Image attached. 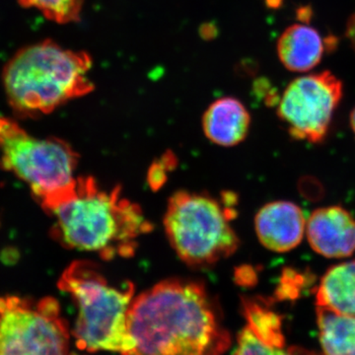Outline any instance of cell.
Segmentation results:
<instances>
[{
	"label": "cell",
	"instance_id": "11",
	"mask_svg": "<svg viewBox=\"0 0 355 355\" xmlns=\"http://www.w3.org/2000/svg\"><path fill=\"white\" fill-rule=\"evenodd\" d=\"M336 48V38H324L316 28L302 23L287 27L277 44L280 62L293 72L314 69L323 60L324 53Z\"/></svg>",
	"mask_w": 355,
	"mask_h": 355
},
{
	"label": "cell",
	"instance_id": "4",
	"mask_svg": "<svg viewBox=\"0 0 355 355\" xmlns=\"http://www.w3.org/2000/svg\"><path fill=\"white\" fill-rule=\"evenodd\" d=\"M58 287L78 310L72 329L78 349L132 354L128 316L135 299L132 284L111 282L96 263L76 261L65 268Z\"/></svg>",
	"mask_w": 355,
	"mask_h": 355
},
{
	"label": "cell",
	"instance_id": "9",
	"mask_svg": "<svg viewBox=\"0 0 355 355\" xmlns=\"http://www.w3.org/2000/svg\"><path fill=\"white\" fill-rule=\"evenodd\" d=\"M306 233L311 248L326 258H347L355 252V218L338 205L313 211Z\"/></svg>",
	"mask_w": 355,
	"mask_h": 355
},
{
	"label": "cell",
	"instance_id": "18",
	"mask_svg": "<svg viewBox=\"0 0 355 355\" xmlns=\"http://www.w3.org/2000/svg\"><path fill=\"white\" fill-rule=\"evenodd\" d=\"M307 277V273H301L294 268L284 270L275 293L277 297L279 300H294L298 298L309 282V277Z\"/></svg>",
	"mask_w": 355,
	"mask_h": 355
},
{
	"label": "cell",
	"instance_id": "2",
	"mask_svg": "<svg viewBox=\"0 0 355 355\" xmlns=\"http://www.w3.org/2000/svg\"><path fill=\"white\" fill-rule=\"evenodd\" d=\"M55 219L51 236L67 249L97 254L105 261L130 258L151 223L141 207L123 197L119 187L104 189L92 177L41 203Z\"/></svg>",
	"mask_w": 355,
	"mask_h": 355
},
{
	"label": "cell",
	"instance_id": "1",
	"mask_svg": "<svg viewBox=\"0 0 355 355\" xmlns=\"http://www.w3.org/2000/svg\"><path fill=\"white\" fill-rule=\"evenodd\" d=\"M130 355H221L230 345L214 301L198 282H159L133 299Z\"/></svg>",
	"mask_w": 355,
	"mask_h": 355
},
{
	"label": "cell",
	"instance_id": "12",
	"mask_svg": "<svg viewBox=\"0 0 355 355\" xmlns=\"http://www.w3.org/2000/svg\"><path fill=\"white\" fill-rule=\"evenodd\" d=\"M251 116L241 101L233 97L216 100L207 109L202 118L205 137L221 146H235L246 139Z\"/></svg>",
	"mask_w": 355,
	"mask_h": 355
},
{
	"label": "cell",
	"instance_id": "17",
	"mask_svg": "<svg viewBox=\"0 0 355 355\" xmlns=\"http://www.w3.org/2000/svg\"><path fill=\"white\" fill-rule=\"evenodd\" d=\"M232 355H300V350L297 352L266 345L246 326L238 335L237 347Z\"/></svg>",
	"mask_w": 355,
	"mask_h": 355
},
{
	"label": "cell",
	"instance_id": "8",
	"mask_svg": "<svg viewBox=\"0 0 355 355\" xmlns=\"http://www.w3.org/2000/svg\"><path fill=\"white\" fill-rule=\"evenodd\" d=\"M343 95L342 80L329 70L308 74L287 85L277 114L293 139L319 144L328 135Z\"/></svg>",
	"mask_w": 355,
	"mask_h": 355
},
{
	"label": "cell",
	"instance_id": "14",
	"mask_svg": "<svg viewBox=\"0 0 355 355\" xmlns=\"http://www.w3.org/2000/svg\"><path fill=\"white\" fill-rule=\"evenodd\" d=\"M320 342L326 355H355V316L317 306Z\"/></svg>",
	"mask_w": 355,
	"mask_h": 355
},
{
	"label": "cell",
	"instance_id": "19",
	"mask_svg": "<svg viewBox=\"0 0 355 355\" xmlns=\"http://www.w3.org/2000/svg\"><path fill=\"white\" fill-rule=\"evenodd\" d=\"M173 164H174V159L171 156V157H163L160 161H157L155 164L153 165L148 178L151 188L156 190L164 184L166 173H167L169 166H173Z\"/></svg>",
	"mask_w": 355,
	"mask_h": 355
},
{
	"label": "cell",
	"instance_id": "5",
	"mask_svg": "<svg viewBox=\"0 0 355 355\" xmlns=\"http://www.w3.org/2000/svg\"><path fill=\"white\" fill-rule=\"evenodd\" d=\"M236 197L223 202L207 193L178 191L166 209L164 225L170 244L184 263L207 268L232 256L239 238L231 225L235 218Z\"/></svg>",
	"mask_w": 355,
	"mask_h": 355
},
{
	"label": "cell",
	"instance_id": "16",
	"mask_svg": "<svg viewBox=\"0 0 355 355\" xmlns=\"http://www.w3.org/2000/svg\"><path fill=\"white\" fill-rule=\"evenodd\" d=\"M25 8H35L58 24L78 22L84 0H18Z\"/></svg>",
	"mask_w": 355,
	"mask_h": 355
},
{
	"label": "cell",
	"instance_id": "10",
	"mask_svg": "<svg viewBox=\"0 0 355 355\" xmlns=\"http://www.w3.org/2000/svg\"><path fill=\"white\" fill-rule=\"evenodd\" d=\"M254 229L263 247L277 253H286L302 241L306 230L304 214L294 202H270L254 217Z\"/></svg>",
	"mask_w": 355,
	"mask_h": 355
},
{
	"label": "cell",
	"instance_id": "13",
	"mask_svg": "<svg viewBox=\"0 0 355 355\" xmlns=\"http://www.w3.org/2000/svg\"><path fill=\"white\" fill-rule=\"evenodd\" d=\"M317 306L355 316V261L331 266L316 288Z\"/></svg>",
	"mask_w": 355,
	"mask_h": 355
},
{
	"label": "cell",
	"instance_id": "3",
	"mask_svg": "<svg viewBox=\"0 0 355 355\" xmlns=\"http://www.w3.org/2000/svg\"><path fill=\"white\" fill-rule=\"evenodd\" d=\"M92 58L51 40L25 46L2 71L7 100L16 116L39 118L94 90L89 79Z\"/></svg>",
	"mask_w": 355,
	"mask_h": 355
},
{
	"label": "cell",
	"instance_id": "21",
	"mask_svg": "<svg viewBox=\"0 0 355 355\" xmlns=\"http://www.w3.org/2000/svg\"><path fill=\"white\" fill-rule=\"evenodd\" d=\"M349 123L350 128H352V132H354L355 135V107L354 110H352V113H350Z\"/></svg>",
	"mask_w": 355,
	"mask_h": 355
},
{
	"label": "cell",
	"instance_id": "20",
	"mask_svg": "<svg viewBox=\"0 0 355 355\" xmlns=\"http://www.w3.org/2000/svg\"><path fill=\"white\" fill-rule=\"evenodd\" d=\"M347 38L349 39L352 49L355 51V12L350 16L347 24V31H345Z\"/></svg>",
	"mask_w": 355,
	"mask_h": 355
},
{
	"label": "cell",
	"instance_id": "7",
	"mask_svg": "<svg viewBox=\"0 0 355 355\" xmlns=\"http://www.w3.org/2000/svg\"><path fill=\"white\" fill-rule=\"evenodd\" d=\"M69 338L57 299L0 296V355H69Z\"/></svg>",
	"mask_w": 355,
	"mask_h": 355
},
{
	"label": "cell",
	"instance_id": "15",
	"mask_svg": "<svg viewBox=\"0 0 355 355\" xmlns=\"http://www.w3.org/2000/svg\"><path fill=\"white\" fill-rule=\"evenodd\" d=\"M243 311L247 327L266 345L284 347L286 338L282 333V319L261 298H246Z\"/></svg>",
	"mask_w": 355,
	"mask_h": 355
},
{
	"label": "cell",
	"instance_id": "6",
	"mask_svg": "<svg viewBox=\"0 0 355 355\" xmlns=\"http://www.w3.org/2000/svg\"><path fill=\"white\" fill-rule=\"evenodd\" d=\"M1 167L29 184L39 202L76 186L78 154L58 137L36 139L10 119L0 116Z\"/></svg>",
	"mask_w": 355,
	"mask_h": 355
}]
</instances>
